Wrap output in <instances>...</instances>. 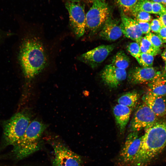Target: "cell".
Segmentation results:
<instances>
[{"label": "cell", "mask_w": 166, "mask_h": 166, "mask_svg": "<svg viewBox=\"0 0 166 166\" xmlns=\"http://www.w3.org/2000/svg\"><path fill=\"white\" fill-rule=\"evenodd\" d=\"M138 43L139 45L141 53L154 56L158 54L160 51V49L154 46L145 37H142Z\"/></svg>", "instance_id": "obj_20"}, {"label": "cell", "mask_w": 166, "mask_h": 166, "mask_svg": "<svg viewBox=\"0 0 166 166\" xmlns=\"http://www.w3.org/2000/svg\"><path fill=\"white\" fill-rule=\"evenodd\" d=\"M165 7H166V4H165Z\"/></svg>", "instance_id": "obj_36"}, {"label": "cell", "mask_w": 166, "mask_h": 166, "mask_svg": "<svg viewBox=\"0 0 166 166\" xmlns=\"http://www.w3.org/2000/svg\"><path fill=\"white\" fill-rule=\"evenodd\" d=\"M145 37L156 48L160 49L164 43L157 34L150 32Z\"/></svg>", "instance_id": "obj_25"}, {"label": "cell", "mask_w": 166, "mask_h": 166, "mask_svg": "<svg viewBox=\"0 0 166 166\" xmlns=\"http://www.w3.org/2000/svg\"><path fill=\"white\" fill-rule=\"evenodd\" d=\"M115 47L113 44L101 45L81 55L77 59L94 68L106 59Z\"/></svg>", "instance_id": "obj_10"}, {"label": "cell", "mask_w": 166, "mask_h": 166, "mask_svg": "<svg viewBox=\"0 0 166 166\" xmlns=\"http://www.w3.org/2000/svg\"><path fill=\"white\" fill-rule=\"evenodd\" d=\"M52 146L54 150L53 166H83L81 157L63 144L54 142Z\"/></svg>", "instance_id": "obj_6"}, {"label": "cell", "mask_w": 166, "mask_h": 166, "mask_svg": "<svg viewBox=\"0 0 166 166\" xmlns=\"http://www.w3.org/2000/svg\"><path fill=\"white\" fill-rule=\"evenodd\" d=\"M165 13L166 8L164 5L159 3L152 2V14L160 16Z\"/></svg>", "instance_id": "obj_27"}, {"label": "cell", "mask_w": 166, "mask_h": 166, "mask_svg": "<svg viewBox=\"0 0 166 166\" xmlns=\"http://www.w3.org/2000/svg\"><path fill=\"white\" fill-rule=\"evenodd\" d=\"M150 26L151 30L156 34L163 27L160 21L158 19H153L150 23Z\"/></svg>", "instance_id": "obj_28"}, {"label": "cell", "mask_w": 166, "mask_h": 166, "mask_svg": "<svg viewBox=\"0 0 166 166\" xmlns=\"http://www.w3.org/2000/svg\"><path fill=\"white\" fill-rule=\"evenodd\" d=\"M92 1V5L86 14V28L94 32L103 25L109 18V10L104 1Z\"/></svg>", "instance_id": "obj_5"}, {"label": "cell", "mask_w": 166, "mask_h": 166, "mask_svg": "<svg viewBox=\"0 0 166 166\" xmlns=\"http://www.w3.org/2000/svg\"><path fill=\"white\" fill-rule=\"evenodd\" d=\"M47 127L37 119L31 121L23 136L13 146L12 152L15 158L22 159L38 150L41 137Z\"/></svg>", "instance_id": "obj_3"}, {"label": "cell", "mask_w": 166, "mask_h": 166, "mask_svg": "<svg viewBox=\"0 0 166 166\" xmlns=\"http://www.w3.org/2000/svg\"><path fill=\"white\" fill-rule=\"evenodd\" d=\"M120 25L115 21L108 18L105 22L99 33V36L102 39L109 41H114L122 35Z\"/></svg>", "instance_id": "obj_15"}, {"label": "cell", "mask_w": 166, "mask_h": 166, "mask_svg": "<svg viewBox=\"0 0 166 166\" xmlns=\"http://www.w3.org/2000/svg\"><path fill=\"white\" fill-rule=\"evenodd\" d=\"M124 13H130L138 0H116Z\"/></svg>", "instance_id": "obj_21"}, {"label": "cell", "mask_w": 166, "mask_h": 166, "mask_svg": "<svg viewBox=\"0 0 166 166\" xmlns=\"http://www.w3.org/2000/svg\"><path fill=\"white\" fill-rule=\"evenodd\" d=\"M81 0H69V1L74 2H79Z\"/></svg>", "instance_id": "obj_34"}, {"label": "cell", "mask_w": 166, "mask_h": 166, "mask_svg": "<svg viewBox=\"0 0 166 166\" xmlns=\"http://www.w3.org/2000/svg\"><path fill=\"white\" fill-rule=\"evenodd\" d=\"M31 122L30 114L27 112L18 113L2 124L3 139L6 145L14 146L23 136Z\"/></svg>", "instance_id": "obj_4"}, {"label": "cell", "mask_w": 166, "mask_h": 166, "mask_svg": "<svg viewBox=\"0 0 166 166\" xmlns=\"http://www.w3.org/2000/svg\"><path fill=\"white\" fill-rule=\"evenodd\" d=\"M142 137L138 132H131L127 136L117 159L118 166H127L131 162L139 150Z\"/></svg>", "instance_id": "obj_8"}, {"label": "cell", "mask_w": 166, "mask_h": 166, "mask_svg": "<svg viewBox=\"0 0 166 166\" xmlns=\"http://www.w3.org/2000/svg\"><path fill=\"white\" fill-rule=\"evenodd\" d=\"M157 35L161 39L163 42L166 43V26H163Z\"/></svg>", "instance_id": "obj_30"}, {"label": "cell", "mask_w": 166, "mask_h": 166, "mask_svg": "<svg viewBox=\"0 0 166 166\" xmlns=\"http://www.w3.org/2000/svg\"><path fill=\"white\" fill-rule=\"evenodd\" d=\"M139 10L152 14V2L147 0H138L131 14Z\"/></svg>", "instance_id": "obj_22"}, {"label": "cell", "mask_w": 166, "mask_h": 166, "mask_svg": "<svg viewBox=\"0 0 166 166\" xmlns=\"http://www.w3.org/2000/svg\"><path fill=\"white\" fill-rule=\"evenodd\" d=\"M161 56L163 59L166 62V48L161 54Z\"/></svg>", "instance_id": "obj_33"}, {"label": "cell", "mask_w": 166, "mask_h": 166, "mask_svg": "<svg viewBox=\"0 0 166 166\" xmlns=\"http://www.w3.org/2000/svg\"><path fill=\"white\" fill-rule=\"evenodd\" d=\"M131 14L137 22H149L152 20V17L150 14L144 11L139 10Z\"/></svg>", "instance_id": "obj_24"}, {"label": "cell", "mask_w": 166, "mask_h": 166, "mask_svg": "<svg viewBox=\"0 0 166 166\" xmlns=\"http://www.w3.org/2000/svg\"><path fill=\"white\" fill-rule=\"evenodd\" d=\"M101 75L105 84L110 87L115 88L126 79L127 74L125 69L117 68L111 64L105 66Z\"/></svg>", "instance_id": "obj_11"}, {"label": "cell", "mask_w": 166, "mask_h": 166, "mask_svg": "<svg viewBox=\"0 0 166 166\" xmlns=\"http://www.w3.org/2000/svg\"><path fill=\"white\" fill-rule=\"evenodd\" d=\"M143 34H148L151 31L150 24L149 22H138Z\"/></svg>", "instance_id": "obj_29"}, {"label": "cell", "mask_w": 166, "mask_h": 166, "mask_svg": "<svg viewBox=\"0 0 166 166\" xmlns=\"http://www.w3.org/2000/svg\"><path fill=\"white\" fill-rule=\"evenodd\" d=\"M127 49L131 55L136 59L139 57L141 53L139 45L136 42L129 43L127 46Z\"/></svg>", "instance_id": "obj_26"}, {"label": "cell", "mask_w": 166, "mask_h": 166, "mask_svg": "<svg viewBox=\"0 0 166 166\" xmlns=\"http://www.w3.org/2000/svg\"><path fill=\"white\" fill-rule=\"evenodd\" d=\"M158 19L160 21L163 26H166V13L160 15Z\"/></svg>", "instance_id": "obj_31"}, {"label": "cell", "mask_w": 166, "mask_h": 166, "mask_svg": "<svg viewBox=\"0 0 166 166\" xmlns=\"http://www.w3.org/2000/svg\"><path fill=\"white\" fill-rule=\"evenodd\" d=\"M132 108L117 104L113 109V113L116 124L121 133L125 129L132 111Z\"/></svg>", "instance_id": "obj_16"}, {"label": "cell", "mask_w": 166, "mask_h": 166, "mask_svg": "<svg viewBox=\"0 0 166 166\" xmlns=\"http://www.w3.org/2000/svg\"><path fill=\"white\" fill-rule=\"evenodd\" d=\"M102 0V1H104V0Z\"/></svg>", "instance_id": "obj_37"}, {"label": "cell", "mask_w": 166, "mask_h": 166, "mask_svg": "<svg viewBox=\"0 0 166 166\" xmlns=\"http://www.w3.org/2000/svg\"><path fill=\"white\" fill-rule=\"evenodd\" d=\"M162 97L154 95L148 92L143 98L144 103L157 117L166 115V101Z\"/></svg>", "instance_id": "obj_14"}, {"label": "cell", "mask_w": 166, "mask_h": 166, "mask_svg": "<svg viewBox=\"0 0 166 166\" xmlns=\"http://www.w3.org/2000/svg\"><path fill=\"white\" fill-rule=\"evenodd\" d=\"M65 6L69 14L70 26L74 34L80 38L86 28V15L84 7L79 2L68 1Z\"/></svg>", "instance_id": "obj_7"}, {"label": "cell", "mask_w": 166, "mask_h": 166, "mask_svg": "<svg viewBox=\"0 0 166 166\" xmlns=\"http://www.w3.org/2000/svg\"><path fill=\"white\" fill-rule=\"evenodd\" d=\"M147 0L152 2L159 3L165 5L166 4V0Z\"/></svg>", "instance_id": "obj_32"}, {"label": "cell", "mask_w": 166, "mask_h": 166, "mask_svg": "<svg viewBox=\"0 0 166 166\" xmlns=\"http://www.w3.org/2000/svg\"><path fill=\"white\" fill-rule=\"evenodd\" d=\"M166 147V120L145 129L138 150L127 166H147Z\"/></svg>", "instance_id": "obj_1"}, {"label": "cell", "mask_w": 166, "mask_h": 166, "mask_svg": "<svg viewBox=\"0 0 166 166\" xmlns=\"http://www.w3.org/2000/svg\"><path fill=\"white\" fill-rule=\"evenodd\" d=\"M19 58L23 74L29 80L41 73L48 62L43 43L35 37L29 38L23 42L21 47Z\"/></svg>", "instance_id": "obj_2"}, {"label": "cell", "mask_w": 166, "mask_h": 166, "mask_svg": "<svg viewBox=\"0 0 166 166\" xmlns=\"http://www.w3.org/2000/svg\"><path fill=\"white\" fill-rule=\"evenodd\" d=\"M161 74L160 72L152 67H135L130 70L128 78L132 84H140L150 83Z\"/></svg>", "instance_id": "obj_12"}, {"label": "cell", "mask_w": 166, "mask_h": 166, "mask_svg": "<svg viewBox=\"0 0 166 166\" xmlns=\"http://www.w3.org/2000/svg\"><path fill=\"white\" fill-rule=\"evenodd\" d=\"M139 95L136 92L127 93L120 97L117 100L118 104L133 108L137 105L139 99Z\"/></svg>", "instance_id": "obj_18"}, {"label": "cell", "mask_w": 166, "mask_h": 166, "mask_svg": "<svg viewBox=\"0 0 166 166\" xmlns=\"http://www.w3.org/2000/svg\"><path fill=\"white\" fill-rule=\"evenodd\" d=\"M156 96L166 95V79L161 74L149 83L148 92Z\"/></svg>", "instance_id": "obj_17"}, {"label": "cell", "mask_w": 166, "mask_h": 166, "mask_svg": "<svg viewBox=\"0 0 166 166\" xmlns=\"http://www.w3.org/2000/svg\"><path fill=\"white\" fill-rule=\"evenodd\" d=\"M136 59L142 67H152L153 65L154 57L152 55L141 53L139 57Z\"/></svg>", "instance_id": "obj_23"}, {"label": "cell", "mask_w": 166, "mask_h": 166, "mask_svg": "<svg viewBox=\"0 0 166 166\" xmlns=\"http://www.w3.org/2000/svg\"><path fill=\"white\" fill-rule=\"evenodd\" d=\"M157 117L144 103L136 111L130 124V130L131 132H138L143 129H146L156 122Z\"/></svg>", "instance_id": "obj_9"}, {"label": "cell", "mask_w": 166, "mask_h": 166, "mask_svg": "<svg viewBox=\"0 0 166 166\" xmlns=\"http://www.w3.org/2000/svg\"><path fill=\"white\" fill-rule=\"evenodd\" d=\"M121 18L120 26L123 34L126 37L138 43L143 34L138 22L126 15L122 11L121 13Z\"/></svg>", "instance_id": "obj_13"}, {"label": "cell", "mask_w": 166, "mask_h": 166, "mask_svg": "<svg viewBox=\"0 0 166 166\" xmlns=\"http://www.w3.org/2000/svg\"><path fill=\"white\" fill-rule=\"evenodd\" d=\"M112 64L117 68L125 69L129 66L130 59L124 51H118L114 56Z\"/></svg>", "instance_id": "obj_19"}, {"label": "cell", "mask_w": 166, "mask_h": 166, "mask_svg": "<svg viewBox=\"0 0 166 166\" xmlns=\"http://www.w3.org/2000/svg\"><path fill=\"white\" fill-rule=\"evenodd\" d=\"M165 70L166 73V62H165Z\"/></svg>", "instance_id": "obj_35"}]
</instances>
